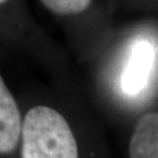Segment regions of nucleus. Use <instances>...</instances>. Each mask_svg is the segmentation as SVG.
<instances>
[{
	"instance_id": "nucleus-6",
	"label": "nucleus",
	"mask_w": 158,
	"mask_h": 158,
	"mask_svg": "<svg viewBox=\"0 0 158 158\" xmlns=\"http://www.w3.org/2000/svg\"><path fill=\"white\" fill-rule=\"evenodd\" d=\"M5 1H7V0H0V4H2V2H5Z\"/></svg>"
},
{
	"instance_id": "nucleus-5",
	"label": "nucleus",
	"mask_w": 158,
	"mask_h": 158,
	"mask_svg": "<svg viewBox=\"0 0 158 158\" xmlns=\"http://www.w3.org/2000/svg\"><path fill=\"white\" fill-rule=\"evenodd\" d=\"M44 5L60 15H73L85 12L93 0H40Z\"/></svg>"
},
{
	"instance_id": "nucleus-1",
	"label": "nucleus",
	"mask_w": 158,
	"mask_h": 158,
	"mask_svg": "<svg viewBox=\"0 0 158 158\" xmlns=\"http://www.w3.org/2000/svg\"><path fill=\"white\" fill-rule=\"evenodd\" d=\"M20 137L23 158H79L67 119L53 108H32L23 121Z\"/></svg>"
},
{
	"instance_id": "nucleus-4",
	"label": "nucleus",
	"mask_w": 158,
	"mask_h": 158,
	"mask_svg": "<svg viewBox=\"0 0 158 158\" xmlns=\"http://www.w3.org/2000/svg\"><path fill=\"white\" fill-rule=\"evenodd\" d=\"M130 158H158V111L144 115L129 145Z\"/></svg>"
},
{
	"instance_id": "nucleus-2",
	"label": "nucleus",
	"mask_w": 158,
	"mask_h": 158,
	"mask_svg": "<svg viewBox=\"0 0 158 158\" xmlns=\"http://www.w3.org/2000/svg\"><path fill=\"white\" fill-rule=\"evenodd\" d=\"M155 54L152 44L147 40H139L132 46L121 81L122 89L128 95H137L147 87L155 63Z\"/></svg>"
},
{
	"instance_id": "nucleus-3",
	"label": "nucleus",
	"mask_w": 158,
	"mask_h": 158,
	"mask_svg": "<svg viewBox=\"0 0 158 158\" xmlns=\"http://www.w3.org/2000/svg\"><path fill=\"white\" fill-rule=\"evenodd\" d=\"M23 119L11 91L0 76V153L12 152L19 143Z\"/></svg>"
}]
</instances>
